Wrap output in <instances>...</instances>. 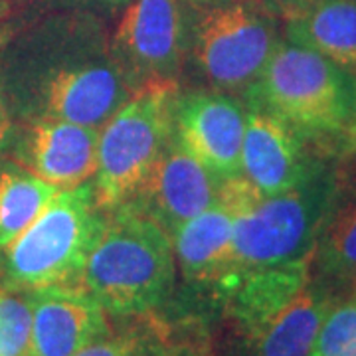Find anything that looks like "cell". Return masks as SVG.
Here are the masks:
<instances>
[{
  "label": "cell",
  "instance_id": "6da1fadb",
  "mask_svg": "<svg viewBox=\"0 0 356 356\" xmlns=\"http://www.w3.org/2000/svg\"><path fill=\"white\" fill-rule=\"evenodd\" d=\"M0 64L16 125L62 119L102 129L135 91L89 16L51 18L2 44Z\"/></svg>",
  "mask_w": 356,
  "mask_h": 356
},
{
  "label": "cell",
  "instance_id": "7a4b0ae2",
  "mask_svg": "<svg viewBox=\"0 0 356 356\" xmlns=\"http://www.w3.org/2000/svg\"><path fill=\"white\" fill-rule=\"evenodd\" d=\"M177 275L170 234L135 208L121 206L105 216L81 289L109 317H147L170 301Z\"/></svg>",
  "mask_w": 356,
  "mask_h": 356
},
{
  "label": "cell",
  "instance_id": "3957f363",
  "mask_svg": "<svg viewBox=\"0 0 356 356\" xmlns=\"http://www.w3.org/2000/svg\"><path fill=\"white\" fill-rule=\"evenodd\" d=\"M245 97L305 140L356 145L355 76L315 51L280 40Z\"/></svg>",
  "mask_w": 356,
  "mask_h": 356
},
{
  "label": "cell",
  "instance_id": "277c9868",
  "mask_svg": "<svg viewBox=\"0 0 356 356\" xmlns=\"http://www.w3.org/2000/svg\"><path fill=\"white\" fill-rule=\"evenodd\" d=\"M105 216L91 180L60 191L42 216L0 252V281L30 291L81 287Z\"/></svg>",
  "mask_w": 356,
  "mask_h": 356
},
{
  "label": "cell",
  "instance_id": "5b68a950",
  "mask_svg": "<svg viewBox=\"0 0 356 356\" xmlns=\"http://www.w3.org/2000/svg\"><path fill=\"white\" fill-rule=\"evenodd\" d=\"M339 200V180L321 165L289 191L261 196L236 218L232 269L214 293L245 271L313 257L321 229Z\"/></svg>",
  "mask_w": 356,
  "mask_h": 356
},
{
  "label": "cell",
  "instance_id": "8992f818",
  "mask_svg": "<svg viewBox=\"0 0 356 356\" xmlns=\"http://www.w3.org/2000/svg\"><path fill=\"white\" fill-rule=\"evenodd\" d=\"M178 93V81L140 86L99 129L91 182L102 210H117L139 192L172 137Z\"/></svg>",
  "mask_w": 356,
  "mask_h": 356
},
{
  "label": "cell",
  "instance_id": "52a82bcc",
  "mask_svg": "<svg viewBox=\"0 0 356 356\" xmlns=\"http://www.w3.org/2000/svg\"><path fill=\"white\" fill-rule=\"evenodd\" d=\"M280 44L273 14L254 2H220L191 26L188 56L208 89L248 95Z\"/></svg>",
  "mask_w": 356,
  "mask_h": 356
},
{
  "label": "cell",
  "instance_id": "ba28073f",
  "mask_svg": "<svg viewBox=\"0 0 356 356\" xmlns=\"http://www.w3.org/2000/svg\"><path fill=\"white\" fill-rule=\"evenodd\" d=\"M188 40L184 0H131L109 36V46L129 86L139 89L154 81H178Z\"/></svg>",
  "mask_w": 356,
  "mask_h": 356
},
{
  "label": "cell",
  "instance_id": "9c48e42d",
  "mask_svg": "<svg viewBox=\"0 0 356 356\" xmlns=\"http://www.w3.org/2000/svg\"><path fill=\"white\" fill-rule=\"evenodd\" d=\"M261 194L240 175L224 180L216 202L170 236L177 271L192 287L216 289L232 269L236 218Z\"/></svg>",
  "mask_w": 356,
  "mask_h": 356
},
{
  "label": "cell",
  "instance_id": "30bf717a",
  "mask_svg": "<svg viewBox=\"0 0 356 356\" xmlns=\"http://www.w3.org/2000/svg\"><path fill=\"white\" fill-rule=\"evenodd\" d=\"M248 109L234 95L196 89L178 93L172 115V133L222 180L240 177L243 133Z\"/></svg>",
  "mask_w": 356,
  "mask_h": 356
},
{
  "label": "cell",
  "instance_id": "8fae6325",
  "mask_svg": "<svg viewBox=\"0 0 356 356\" xmlns=\"http://www.w3.org/2000/svg\"><path fill=\"white\" fill-rule=\"evenodd\" d=\"M224 180L172 137L139 192L125 206L151 218L170 236L216 202Z\"/></svg>",
  "mask_w": 356,
  "mask_h": 356
},
{
  "label": "cell",
  "instance_id": "7c38bea8",
  "mask_svg": "<svg viewBox=\"0 0 356 356\" xmlns=\"http://www.w3.org/2000/svg\"><path fill=\"white\" fill-rule=\"evenodd\" d=\"M99 129L62 119H36L16 125L14 163L60 191L88 182L97 168Z\"/></svg>",
  "mask_w": 356,
  "mask_h": 356
},
{
  "label": "cell",
  "instance_id": "4fadbf2b",
  "mask_svg": "<svg viewBox=\"0 0 356 356\" xmlns=\"http://www.w3.org/2000/svg\"><path fill=\"white\" fill-rule=\"evenodd\" d=\"M318 166L311 161L299 133L271 113L248 107L240 175L261 196L289 191Z\"/></svg>",
  "mask_w": 356,
  "mask_h": 356
},
{
  "label": "cell",
  "instance_id": "5bb4252c",
  "mask_svg": "<svg viewBox=\"0 0 356 356\" xmlns=\"http://www.w3.org/2000/svg\"><path fill=\"white\" fill-rule=\"evenodd\" d=\"M107 332L109 315L81 287L32 291V355L74 356Z\"/></svg>",
  "mask_w": 356,
  "mask_h": 356
},
{
  "label": "cell",
  "instance_id": "9a60e30c",
  "mask_svg": "<svg viewBox=\"0 0 356 356\" xmlns=\"http://www.w3.org/2000/svg\"><path fill=\"white\" fill-rule=\"evenodd\" d=\"M313 257L245 271L218 293L234 332L250 341L311 281Z\"/></svg>",
  "mask_w": 356,
  "mask_h": 356
},
{
  "label": "cell",
  "instance_id": "2e32d148",
  "mask_svg": "<svg viewBox=\"0 0 356 356\" xmlns=\"http://www.w3.org/2000/svg\"><path fill=\"white\" fill-rule=\"evenodd\" d=\"M337 299L334 287L311 275L305 287L243 343L242 356H309L318 327Z\"/></svg>",
  "mask_w": 356,
  "mask_h": 356
},
{
  "label": "cell",
  "instance_id": "e0dca14e",
  "mask_svg": "<svg viewBox=\"0 0 356 356\" xmlns=\"http://www.w3.org/2000/svg\"><path fill=\"white\" fill-rule=\"evenodd\" d=\"M285 40L356 74V0H311L285 18Z\"/></svg>",
  "mask_w": 356,
  "mask_h": 356
},
{
  "label": "cell",
  "instance_id": "ac0fdd59",
  "mask_svg": "<svg viewBox=\"0 0 356 356\" xmlns=\"http://www.w3.org/2000/svg\"><path fill=\"white\" fill-rule=\"evenodd\" d=\"M58 194V186L22 165H0V252L30 228Z\"/></svg>",
  "mask_w": 356,
  "mask_h": 356
},
{
  "label": "cell",
  "instance_id": "d6986e66",
  "mask_svg": "<svg viewBox=\"0 0 356 356\" xmlns=\"http://www.w3.org/2000/svg\"><path fill=\"white\" fill-rule=\"evenodd\" d=\"M311 275L334 289L356 285V196L332 206L313 252Z\"/></svg>",
  "mask_w": 356,
  "mask_h": 356
},
{
  "label": "cell",
  "instance_id": "ffe728a7",
  "mask_svg": "<svg viewBox=\"0 0 356 356\" xmlns=\"http://www.w3.org/2000/svg\"><path fill=\"white\" fill-rule=\"evenodd\" d=\"M32 355V291L0 281V356Z\"/></svg>",
  "mask_w": 356,
  "mask_h": 356
},
{
  "label": "cell",
  "instance_id": "44dd1931",
  "mask_svg": "<svg viewBox=\"0 0 356 356\" xmlns=\"http://www.w3.org/2000/svg\"><path fill=\"white\" fill-rule=\"evenodd\" d=\"M309 356H356V287L327 311Z\"/></svg>",
  "mask_w": 356,
  "mask_h": 356
},
{
  "label": "cell",
  "instance_id": "7402d4cb",
  "mask_svg": "<svg viewBox=\"0 0 356 356\" xmlns=\"http://www.w3.org/2000/svg\"><path fill=\"white\" fill-rule=\"evenodd\" d=\"M156 334L159 332L140 327H129L119 332L111 331L74 356H145Z\"/></svg>",
  "mask_w": 356,
  "mask_h": 356
},
{
  "label": "cell",
  "instance_id": "603a6c76",
  "mask_svg": "<svg viewBox=\"0 0 356 356\" xmlns=\"http://www.w3.org/2000/svg\"><path fill=\"white\" fill-rule=\"evenodd\" d=\"M0 51H2V42H0ZM14 135H16V121H14L8 95L4 89V79H2V64H0V159L10 151Z\"/></svg>",
  "mask_w": 356,
  "mask_h": 356
},
{
  "label": "cell",
  "instance_id": "cb8c5ba5",
  "mask_svg": "<svg viewBox=\"0 0 356 356\" xmlns=\"http://www.w3.org/2000/svg\"><path fill=\"white\" fill-rule=\"evenodd\" d=\"M145 356H208L202 350H198L196 346L191 344H170L163 341L161 334H156L151 346L147 348Z\"/></svg>",
  "mask_w": 356,
  "mask_h": 356
},
{
  "label": "cell",
  "instance_id": "d4e9b609",
  "mask_svg": "<svg viewBox=\"0 0 356 356\" xmlns=\"http://www.w3.org/2000/svg\"><path fill=\"white\" fill-rule=\"evenodd\" d=\"M259 6H264L267 13L280 14L281 18H289L291 14L299 13L311 0H257Z\"/></svg>",
  "mask_w": 356,
  "mask_h": 356
},
{
  "label": "cell",
  "instance_id": "484cf974",
  "mask_svg": "<svg viewBox=\"0 0 356 356\" xmlns=\"http://www.w3.org/2000/svg\"><path fill=\"white\" fill-rule=\"evenodd\" d=\"M102 6H109V8H119V6H127L131 0H93Z\"/></svg>",
  "mask_w": 356,
  "mask_h": 356
},
{
  "label": "cell",
  "instance_id": "4316f807",
  "mask_svg": "<svg viewBox=\"0 0 356 356\" xmlns=\"http://www.w3.org/2000/svg\"><path fill=\"white\" fill-rule=\"evenodd\" d=\"M355 97H356V74H355Z\"/></svg>",
  "mask_w": 356,
  "mask_h": 356
},
{
  "label": "cell",
  "instance_id": "83f0119b",
  "mask_svg": "<svg viewBox=\"0 0 356 356\" xmlns=\"http://www.w3.org/2000/svg\"><path fill=\"white\" fill-rule=\"evenodd\" d=\"M355 287H356V285H355Z\"/></svg>",
  "mask_w": 356,
  "mask_h": 356
}]
</instances>
